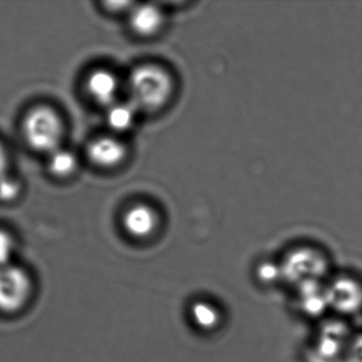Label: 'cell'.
<instances>
[{
    "label": "cell",
    "instance_id": "1",
    "mask_svg": "<svg viewBox=\"0 0 362 362\" xmlns=\"http://www.w3.org/2000/svg\"><path fill=\"white\" fill-rule=\"evenodd\" d=\"M127 91L129 102L137 110H158L171 98L173 80L160 66L146 64L133 70L127 81Z\"/></svg>",
    "mask_w": 362,
    "mask_h": 362
},
{
    "label": "cell",
    "instance_id": "2",
    "mask_svg": "<svg viewBox=\"0 0 362 362\" xmlns=\"http://www.w3.org/2000/svg\"><path fill=\"white\" fill-rule=\"evenodd\" d=\"M281 271L282 278L296 288L308 283L327 282L332 276L331 259L318 247H298L287 253Z\"/></svg>",
    "mask_w": 362,
    "mask_h": 362
},
{
    "label": "cell",
    "instance_id": "3",
    "mask_svg": "<svg viewBox=\"0 0 362 362\" xmlns=\"http://www.w3.org/2000/svg\"><path fill=\"white\" fill-rule=\"evenodd\" d=\"M355 332L344 319L331 316L319 325L310 357L312 362H346Z\"/></svg>",
    "mask_w": 362,
    "mask_h": 362
},
{
    "label": "cell",
    "instance_id": "4",
    "mask_svg": "<svg viewBox=\"0 0 362 362\" xmlns=\"http://www.w3.org/2000/svg\"><path fill=\"white\" fill-rule=\"evenodd\" d=\"M329 314L349 319L362 314V281L349 273L332 276L325 282Z\"/></svg>",
    "mask_w": 362,
    "mask_h": 362
},
{
    "label": "cell",
    "instance_id": "5",
    "mask_svg": "<svg viewBox=\"0 0 362 362\" xmlns=\"http://www.w3.org/2000/svg\"><path fill=\"white\" fill-rule=\"evenodd\" d=\"M23 132L30 146L36 150L51 153L59 148L63 125L52 108L40 106L25 117Z\"/></svg>",
    "mask_w": 362,
    "mask_h": 362
},
{
    "label": "cell",
    "instance_id": "6",
    "mask_svg": "<svg viewBox=\"0 0 362 362\" xmlns=\"http://www.w3.org/2000/svg\"><path fill=\"white\" fill-rule=\"evenodd\" d=\"M33 283L27 270L11 264L0 268V312L13 314L25 307Z\"/></svg>",
    "mask_w": 362,
    "mask_h": 362
},
{
    "label": "cell",
    "instance_id": "7",
    "mask_svg": "<svg viewBox=\"0 0 362 362\" xmlns=\"http://www.w3.org/2000/svg\"><path fill=\"white\" fill-rule=\"evenodd\" d=\"M158 227L156 213L150 206L135 205L123 217V227L135 239H148L154 235Z\"/></svg>",
    "mask_w": 362,
    "mask_h": 362
},
{
    "label": "cell",
    "instance_id": "8",
    "mask_svg": "<svg viewBox=\"0 0 362 362\" xmlns=\"http://www.w3.org/2000/svg\"><path fill=\"white\" fill-rule=\"evenodd\" d=\"M296 290L300 310L305 316L318 319L329 314L325 282L308 283L297 287Z\"/></svg>",
    "mask_w": 362,
    "mask_h": 362
},
{
    "label": "cell",
    "instance_id": "9",
    "mask_svg": "<svg viewBox=\"0 0 362 362\" xmlns=\"http://www.w3.org/2000/svg\"><path fill=\"white\" fill-rule=\"evenodd\" d=\"M88 157L95 165L102 168L116 167L127 157V148L114 137H101L91 142Z\"/></svg>",
    "mask_w": 362,
    "mask_h": 362
},
{
    "label": "cell",
    "instance_id": "10",
    "mask_svg": "<svg viewBox=\"0 0 362 362\" xmlns=\"http://www.w3.org/2000/svg\"><path fill=\"white\" fill-rule=\"evenodd\" d=\"M87 91L95 102L102 106H112L116 103L119 82L117 77L108 70L93 72L87 80Z\"/></svg>",
    "mask_w": 362,
    "mask_h": 362
},
{
    "label": "cell",
    "instance_id": "11",
    "mask_svg": "<svg viewBox=\"0 0 362 362\" xmlns=\"http://www.w3.org/2000/svg\"><path fill=\"white\" fill-rule=\"evenodd\" d=\"M163 13L153 4H140L132 9L129 26L138 35L150 36L163 25Z\"/></svg>",
    "mask_w": 362,
    "mask_h": 362
},
{
    "label": "cell",
    "instance_id": "12",
    "mask_svg": "<svg viewBox=\"0 0 362 362\" xmlns=\"http://www.w3.org/2000/svg\"><path fill=\"white\" fill-rule=\"evenodd\" d=\"M191 318L194 324L202 331H214L221 325V310L215 304L206 301H197L192 305Z\"/></svg>",
    "mask_w": 362,
    "mask_h": 362
},
{
    "label": "cell",
    "instance_id": "13",
    "mask_svg": "<svg viewBox=\"0 0 362 362\" xmlns=\"http://www.w3.org/2000/svg\"><path fill=\"white\" fill-rule=\"evenodd\" d=\"M136 111L137 108L129 103H115L110 106L106 116L108 125L114 131L124 132L132 128L135 121Z\"/></svg>",
    "mask_w": 362,
    "mask_h": 362
},
{
    "label": "cell",
    "instance_id": "14",
    "mask_svg": "<svg viewBox=\"0 0 362 362\" xmlns=\"http://www.w3.org/2000/svg\"><path fill=\"white\" fill-rule=\"evenodd\" d=\"M76 168V159L70 151L59 148L50 153L49 169L54 176L65 178L70 176Z\"/></svg>",
    "mask_w": 362,
    "mask_h": 362
},
{
    "label": "cell",
    "instance_id": "15",
    "mask_svg": "<svg viewBox=\"0 0 362 362\" xmlns=\"http://www.w3.org/2000/svg\"><path fill=\"white\" fill-rule=\"evenodd\" d=\"M16 244L10 233L0 230V268L11 265L14 257Z\"/></svg>",
    "mask_w": 362,
    "mask_h": 362
},
{
    "label": "cell",
    "instance_id": "16",
    "mask_svg": "<svg viewBox=\"0 0 362 362\" xmlns=\"http://www.w3.org/2000/svg\"><path fill=\"white\" fill-rule=\"evenodd\" d=\"M21 193V184L16 179L4 174L0 178V201L10 202L16 199Z\"/></svg>",
    "mask_w": 362,
    "mask_h": 362
},
{
    "label": "cell",
    "instance_id": "17",
    "mask_svg": "<svg viewBox=\"0 0 362 362\" xmlns=\"http://www.w3.org/2000/svg\"><path fill=\"white\" fill-rule=\"evenodd\" d=\"M257 272H259V280L267 284L276 282L278 278H282L281 266H276L272 263L262 264Z\"/></svg>",
    "mask_w": 362,
    "mask_h": 362
},
{
    "label": "cell",
    "instance_id": "18",
    "mask_svg": "<svg viewBox=\"0 0 362 362\" xmlns=\"http://www.w3.org/2000/svg\"><path fill=\"white\" fill-rule=\"evenodd\" d=\"M346 362H362V332L355 333L346 354Z\"/></svg>",
    "mask_w": 362,
    "mask_h": 362
},
{
    "label": "cell",
    "instance_id": "19",
    "mask_svg": "<svg viewBox=\"0 0 362 362\" xmlns=\"http://www.w3.org/2000/svg\"><path fill=\"white\" fill-rule=\"evenodd\" d=\"M6 165H8V159H6V150L0 142V178L6 174Z\"/></svg>",
    "mask_w": 362,
    "mask_h": 362
}]
</instances>
